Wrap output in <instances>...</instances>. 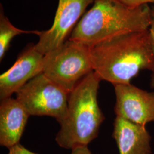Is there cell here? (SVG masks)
<instances>
[{"label":"cell","mask_w":154,"mask_h":154,"mask_svg":"<svg viewBox=\"0 0 154 154\" xmlns=\"http://www.w3.org/2000/svg\"><path fill=\"white\" fill-rule=\"evenodd\" d=\"M93 71L101 81L130 83L142 70L154 72V50L149 30L116 35L90 47Z\"/></svg>","instance_id":"obj_1"},{"label":"cell","mask_w":154,"mask_h":154,"mask_svg":"<svg viewBox=\"0 0 154 154\" xmlns=\"http://www.w3.org/2000/svg\"><path fill=\"white\" fill-rule=\"evenodd\" d=\"M151 20L149 5L131 8L116 0H95L69 39L90 48L119 34L149 30Z\"/></svg>","instance_id":"obj_2"},{"label":"cell","mask_w":154,"mask_h":154,"mask_svg":"<svg viewBox=\"0 0 154 154\" xmlns=\"http://www.w3.org/2000/svg\"><path fill=\"white\" fill-rule=\"evenodd\" d=\"M100 78L92 72L69 95L67 112L60 123L55 141L63 149H71L88 144L98 137L105 119L99 107L98 93Z\"/></svg>","instance_id":"obj_3"},{"label":"cell","mask_w":154,"mask_h":154,"mask_svg":"<svg viewBox=\"0 0 154 154\" xmlns=\"http://www.w3.org/2000/svg\"><path fill=\"white\" fill-rule=\"evenodd\" d=\"M92 72L90 48L81 42L69 39L44 56L42 73L67 93Z\"/></svg>","instance_id":"obj_4"},{"label":"cell","mask_w":154,"mask_h":154,"mask_svg":"<svg viewBox=\"0 0 154 154\" xmlns=\"http://www.w3.org/2000/svg\"><path fill=\"white\" fill-rule=\"evenodd\" d=\"M16 94L30 116H49L59 123L66 116L69 94L43 73L30 80Z\"/></svg>","instance_id":"obj_5"},{"label":"cell","mask_w":154,"mask_h":154,"mask_svg":"<svg viewBox=\"0 0 154 154\" xmlns=\"http://www.w3.org/2000/svg\"><path fill=\"white\" fill-rule=\"evenodd\" d=\"M95 0H59L53 24L41 32L35 49L43 55L60 46L70 35L78 20Z\"/></svg>","instance_id":"obj_6"},{"label":"cell","mask_w":154,"mask_h":154,"mask_svg":"<svg viewBox=\"0 0 154 154\" xmlns=\"http://www.w3.org/2000/svg\"><path fill=\"white\" fill-rule=\"evenodd\" d=\"M116 116L139 125L154 122V92L132 85H114Z\"/></svg>","instance_id":"obj_7"},{"label":"cell","mask_w":154,"mask_h":154,"mask_svg":"<svg viewBox=\"0 0 154 154\" xmlns=\"http://www.w3.org/2000/svg\"><path fill=\"white\" fill-rule=\"evenodd\" d=\"M44 56L30 45L19 55L11 67L0 76L1 100L11 97L13 94L43 70Z\"/></svg>","instance_id":"obj_8"},{"label":"cell","mask_w":154,"mask_h":154,"mask_svg":"<svg viewBox=\"0 0 154 154\" xmlns=\"http://www.w3.org/2000/svg\"><path fill=\"white\" fill-rule=\"evenodd\" d=\"M112 137L119 154H151V136L146 125L116 116Z\"/></svg>","instance_id":"obj_9"},{"label":"cell","mask_w":154,"mask_h":154,"mask_svg":"<svg viewBox=\"0 0 154 154\" xmlns=\"http://www.w3.org/2000/svg\"><path fill=\"white\" fill-rule=\"evenodd\" d=\"M29 115L16 98L2 99L0 104V145L8 149L20 143Z\"/></svg>","instance_id":"obj_10"},{"label":"cell","mask_w":154,"mask_h":154,"mask_svg":"<svg viewBox=\"0 0 154 154\" xmlns=\"http://www.w3.org/2000/svg\"><path fill=\"white\" fill-rule=\"evenodd\" d=\"M41 32L27 31L15 27L5 16L2 5L0 13V60H2L9 49L11 42L14 37L22 34H35L39 35Z\"/></svg>","instance_id":"obj_11"},{"label":"cell","mask_w":154,"mask_h":154,"mask_svg":"<svg viewBox=\"0 0 154 154\" xmlns=\"http://www.w3.org/2000/svg\"><path fill=\"white\" fill-rule=\"evenodd\" d=\"M123 5L127 7L135 8L144 5H149V3H154V0H116Z\"/></svg>","instance_id":"obj_12"},{"label":"cell","mask_w":154,"mask_h":154,"mask_svg":"<svg viewBox=\"0 0 154 154\" xmlns=\"http://www.w3.org/2000/svg\"><path fill=\"white\" fill-rule=\"evenodd\" d=\"M8 154H38L34 153L32 151L25 148L20 143H18L16 145L9 149Z\"/></svg>","instance_id":"obj_13"},{"label":"cell","mask_w":154,"mask_h":154,"mask_svg":"<svg viewBox=\"0 0 154 154\" xmlns=\"http://www.w3.org/2000/svg\"><path fill=\"white\" fill-rule=\"evenodd\" d=\"M151 11H152V20H151L150 27L149 28V32L151 34L152 40L154 50V6L151 8ZM149 85H150L151 88H154V72H152Z\"/></svg>","instance_id":"obj_14"},{"label":"cell","mask_w":154,"mask_h":154,"mask_svg":"<svg viewBox=\"0 0 154 154\" xmlns=\"http://www.w3.org/2000/svg\"><path fill=\"white\" fill-rule=\"evenodd\" d=\"M71 154H93L88 149V146L78 147L72 150Z\"/></svg>","instance_id":"obj_15"}]
</instances>
